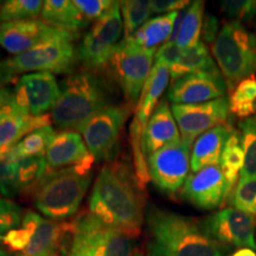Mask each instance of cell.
I'll return each instance as SVG.
<instances>
[{"label": "cell", "instance_id": "9c48e42d", "mask_svg": "<svg viewBox=\"0 0 256 256\" xmlns=\"http://www.w3.org/2000/svg\"><path fill=\"white\" fill-rule=\"evenodd\" d=\"M150 179L160 191L174 196L182 190L191 168V147L178 142L147 156Z\"/></svg>", "mask_w": 256, "mask_h": 256}, {"label": "cell", "instance_id": "f907efd6", "mask_svg": "<svg viewBox=\"0 0 256 256\" xmlns=\"http://www.w3.org/2000/svg\"><path fill=\"white\" fill-rule=\"evenodd\" d=\"M255 120H256V116H255Z\"/></svg>", "mask_w": 256, "mask_h": 256}, {"label": "cell", "instance_id": "5b68a950", "mask_svg": "<svg viewBox=\"0 0 256 256\" xmlns=\"http://www.w3.org/2000/svg\"><path fill=\"white\" fill-rule=\"evenodd\" d=\"M211 52L229 94L243 80L255 76L256 34L249 32L241 23L224 24L211 46Z\"/></svg>", "mask_w": 256, "mask_h": 256}, {"label": "cell", "instance_id": "ee69618b", "mask_svg": "<svg viewBox=\"0 0 256 256\" xmlns=\"http://www.w3.org/2000/svg\"><path fill=\"white\" fill-rule=\"evenodd\" d=\"M64 256H92L89 252H87L83 249L76 248V247H69L66 252H63Z\"/></svg>", "mask_w": 256, "mask_h": 256}, {"label": "cell", "instance_id": "4316f807", "mask_svg": "<svg viewBox=\"0 0 256 256\" xmlns=\"http://www.w3.org/2000/svg\"><path fill=\"white\" fill-rule=\"evenodd\" d=\"M204 5L202 0L191 2L185 10L184 14L180 16L179 26L174 28L171 40L182 50L190 49L200 43L202 36V28L204 22Z\"/></svg>", "mask_w": 256, "mask_h": 256}, {"label": "cell", "instance_id": "9a60e30c", "mask_svg": "<svg viewBox=\"0 0 256 256\" xmlns=\"http://www.w3.org/2000/svg\"><path fill=\"white\" fill-rule=\"evenodd\" d=\"M60 95V88L51 72H28L18 80L14 96L16 102L32 116L52 112Z\"/></svg>", "mask_w": 256, "mask_h": 256}, {"label": "cell", "instance_id": "e0dca14e", "mask_svg": "<svg viewBox=\"0 0 256 256\" xmlns=\"http://www.w3.org/2000/svg\"><path fill=\"white\" fill-rule=\"evenodd\" d=\"M226 81L220 72H196L172 83L168 100L174 104H196L218 100L226 95Z\"/></svg>", "mask_w": 256, "mask_h": 256}, {"label": "cell", "instance_id": "5bb4252c", "mask_svg": "<svg viewBox=\"0 0 256 256\" xmlns=\"http://www.w3.org/2000/svg\"><path fill=\"white\" fill-rule=\"evenodd\" d=\"M50 122V114L32 116L16 102L14 92L0 89V154L4 156L28 133Z\"/></svg>", "mask_w": 256, "mask_h": 256}, {"label": "cell", "instance_id": "836d02e7", "mask_svg": "<svg viewBox=\"0 0 256 256\" xmlns=\"http://www.w3.org/2000/svg\"><path fill=\"white\" fill-rule=\"evenodd\" d=\"M46 174L48 165L46 156L19 159L18 176L22 194L34 192Z\"/></svg>", "mask_w": 256, "mask_h": 256}, {"label": "cell", "instance_id": "ffe728a7", "mask_svg": "<svg viewBox=\"0 0 256 256\" xmlns=\"http://www.w3.org/2000/svg\"><path fill=\"white\" fill-rule=\"evenodd\" d=\"M178 140H180V133L168 98L162 100L153 110L144 130L142 147L146 158Z\"/></svg>", "mask_w": 256, "mask_h": 256}, {"label": "cell", "instance_id": "d6986e66", "mask_svg": "<svg viewBox=\"0 0 256 256\" xmlns=\"http://www.w3.org/2000/svg\"><path fill=\"white\" fill-rule=\"evenodd\" d=\"M48 172L66 168H80L90 172L94 156L90 154L82 136L75 130H60L51 142L46 154Z\"/></svg>", "mask_w": 256, "mask_h": 256}, {"label": "cell", "instance_id": "f546056e", "mask_svg": "<svg viewBox=\"0 0 256 256\" xmlns=\"http://www.w3.org/2000/svg\"><path fill=\"white\" fill-rule=\"evenodd\" d=\"M230 113L238 119H250L256 113V78L255 76L243 80L229 98Z\"/></svg>", "mask_w": 256, "mask_h": 256}, {"label": "cell", "instance_id": "d590c367", "mask_svg": "<svg viewBox=\"0 0 256 256\" xmlns=\"http://www.w3.org/2000/svg\"><path fill=\"white\" fill-rule=\"evenodd\" d=\"M228 200L235 209L256 217V177H240Z\"/></svg>", "mask_w": 256, "mask_h": 256}, {"label": "cell", "instance_id": "484cf974", "mask_svg": "<svg viewBox=\"0 0 256 256\" xmlns=\"http://www.w3.org/2000/svg\"><path fill=\"white\" fill-rule=\"evenodd\" d=\"M178 17L179 12H172L150 19L130 38L140 46L156 51L159 46L171 40Z\"/></svg>", "mask_w": 256, "mask_h": 256}, {"label": "cell", "instance_id": "7a4b0ae2", "mask_svg": "<svg viewBox=\"0 0 256 256\" xmlns=\"http://www.w3.org/2000/svg\"><path fill=\"white\" fill-rule=\"evenodd\" d=\"M146 222L153 256H226L229 250L211 238L203 224L172 211L151 208Z\"/></svg>", "mask_w": 256, "mask_h": 256}, {"label": "cell", "instance_id": "ac0fdd59", "mask_svg": "<svg viewBox=\"0 0 256 256\" xmlns=\"http://www.w3.org/2000/svg\"><path fill=\"white\" fill-rule=\"evenodd\" d=\"M66 34L70 32L51 26L42 19L12 22L0 25V46L12 55L18 56L42 42Z\"/></svg>", "mask_w": 256, "mask_h": 256}, {"label": "cell", "instance_id": "e575fe53", "mask_svg": "<svg viewBox=\"0 0 256 256\" xmlns=\"http://www.w3.org/2000/svg\"><path fill=\"white\" fill-rule=\"evenodd\" d=\"M42 0H8L0 6V25L36 19L42 14Z\"/></svg>", "mask_w": 256, "mask_h": 256}, {"label": "cell", "instance_id": "1f68e13d", "mask_svg": "<svg viewBox=\"0 0 256 256\" xmlns=\"http://www.w3.org/2000/svg\"><path fill=\"white\" fill-rule=\"evenodd\" d=\"M120 8L126 38L132 37L146 22H148L150 16L152 14L151 2L147 0L120 2Z\"/></svg>", "mask_w": 256, "mask_h": 256}, {"label": "cell", "instance_id": "ba28073f", "mask_svg": "<svg viewBox=\"0 0 256 256\" xmlns=\"http://www.w3.org/2000/svg\"><path fill=\"white\" fill-rule=\"evenodd\" d=\"M76 34H66L44 40L26 52L6 60V63L14 74L25 72H70L78 58V54L72 46Z\"/></svg>", "mask_w": 256, "mask_h": 256}, {"label": "cell", "instance_id": "8992f818", "mask_svg": "<svg viewBox=\"0 0 256 256\" xmlns=\"http://www.w3.org/2000/svg\"><path fill=\"white\" fill-rule=\"evenodd\" d=\"M156 52L154 50L140 46L130 37H124L115 46L108 66L130 106H136L139 102L142 89L152 72Z\"/></svg>", "mask_w": 256, "mask_h": 256}, {"label": "cell", "instance_id": "7bdbcfd3", "mask_svg": "<svg viewBox=\"0 0 256 256\" xmlns=\"http://www.w3.org/2000/svg\"><path fill=\"white\" fill-rule=\"evenodd\" d=\"M14 74L12 72V70L10 69V66L6 63V60L4 62H0V89H2V87L11 81L14 78Z\"/></svg>", "mask_w": 256, "mask_h": 256}, {"label": "cell", "instance_id": "83f0119b", "mask_svg": "<svg viewBox=\"0 0 256 256\" xmlns=\"http://www.w3.org/2000/svg\"><path fill=\"white\" fill-rule=\"evenodd\" d=\"M243 166H244V153L241 146V133H238V130H232L224 146L220 162V168L228 185L229 196L235 185L238 184Z\"/></svg>", "mask_w": 256, "mask_h": 256}, {"label": "cell", "instance_id": "4fadbf2b", "mask_svg": "<svg viewBox=\"0 0 256 256\" xmlns=\"http://www.w3.org/2000/svg\"><path fill=\"white\" fill-rule=\"evenodd\" d=\"M202 224L211 238L226 247L256 248V217L235 208H224L206 217Z\"/></svg>", "mask_w": 256, "mask_h": 256}, {"label": "cell", "instance_id": "f35d334b", "mask_svg": "<svg viewBox=\"0 0 256 256\" xmlns=\"http://www.w3.org/2000/svg\"><path fill=\"white\" fill-rule=\"evenodd\" d=\"M22 209L14 202L0 196V241L10 230L20 226Z\"/></svg>", "mask_w": 256, "mask_h": 256}, {"label": "cell", "instance_id": "816d5d0a", "mask_svg": "<svg viewBox=\"0 0 256 256\" xmlns=\"http://www.w3.org/2000/svg\"><path fill=\"white\" fill-rule=\"evenodd\" d=\"M226 256H229V255H226Z\"/></svg>", "mask_w": 256, "mask_h": 256}, {"label": "cell", "instance_id": "c3c4849f", "mask_svg": "<svg viewBox=\"0 0 256 256\" xmlns=\"http://www.w3.org/2000/svg\"><path fill=\"white\" fill-rule=\"evenodd\" d=\"M2 154H0V158H2Z\"/></svg>", "mask_w": 256, "mask_h": 256}, {"label": "cell", "instance_id": "d6a6232c", "mask_svg": "<svg viewBox=\"0 0 256 256\" xmlns=\"http://www.w3.org/2000/svg\"><path fill=\"white\" fill-rule=\"evenodd\" d=\"M19 159L12 148L0 158V194L10 200L22 194L18 176Z\"/></svg>", "mask_w": 256, "mask_h": 256}, {"label": "cell", "instance_id": "4dcf8cb0", "mask_svg": "<svg viewBox=\"0 0 256 256\" xmlns=\"http://www.w3.org/2000/svg\"><path fill=\"white\" fill-rule=\"evenodd\" d=\"M43 218L34 212V211H26L22 220L20 226L17 228L10 230L6 235L2 238V242L4 243L5 247H8L11 252H19L25 250L30 243L32 236L34 235L36 230Z\"/></svg>", "mask_w": 256, "mask_h": 256}, {"label": "cell", "instance_id": "ab89813d", "mask_svg": "<svg viewBox=\"0 0 256 256\" xmlns=\"http://www.w3.org/2000/svg\"><path fill=\"white\" fill-rule=\"evenodd\" d=\"M74 2L88 22L98 20L113 4L110 0H74Z\"/></svg>", "mask_w": 256, "mask_h": 256}, {"label": "cell", "instance_id": "681fc988", "mask_svg": "<svg viewBox=\"0 0 256 256\" xmlns=\"http://www.w3.org/2000/svg\"><path fill=\"white\" fill-rule=\"evenodd\" d=\"M255 28H256V24H255Z\"/></svg>", "mask_w": 256, "mask_h": 256}, {"label": "cell", "instance_id": "bcb514c9", "mask_svg": "<svg viewBox=\"0 0 256 256\" xmlns=\"http://www.w3.org/2000/svg\"><path fill=\"white\" fill-rule=\"evenodd\" d=\"M0 256H11V255H10L6 250H4V249L0 248Z\"/></svg>", "mask_w": 256, "mask_h": 256}, {"label": "cell", "instance_id": "f1b7e54d", "mask_svg": "<svg viewBox=\"0 0 256 256\" xmlns=\"http://www.w3.org/2000/svg\"><path fill=\"white\" fill-rule=\"evenodd\" d=\"M56 136L55 130L51 124L37 128L19 142L12 151L18 158H30V156H43L46 154L51 142Z\"/></svg>", "mask_w": 256, "mask_h": 256}, {"label": "cell", "instance_id": "277c9868", "mask_svg": "<svg viewBox=\"0 0 256 256\" xmlns=\"http://www.w3.org/2000/svg\"><path fill=\"white\" fill-rule=\"evenodd\" d=\"M90 182V172L80 168L48 172L34 192V206L52 220L69 218L78 211Z\"/></svg>", "mask_w": 256, "mask_h": 256}, {"label": "cell", "instance_id": "6da1fadb", "mask_svg": "<svg viewBox=\"0 0 256 256\" xmlns=\"http://www.w3.org/2000/svg\"><path fill=\"white\" fill-rule=\"evenodd\" d=\"M89 212L130 238L139 235L144 223V200L124 166L101 170L89 198Z\"/></svg>", "mask_w": 256, "mask_h": 256}, {"label": "cell", "instance_id": "2e32d148", "mask_svg": "<svg viewBox=\"0 0 256 256\" xmlns=\"http://www.w3.org/2000/svg\"><path fill=\"white\" fill-rule=\"evenodd\" d=\"M182 197L202 210H214L229 197L228 185L220 166H209L188 174L180 190Z\"/></svg>", "mask_w": 256, "mask_h": 256}, {"label": "cell", "instance_id": "cb8c5ba5", "mask_svg": "<svg viewBox=\"0 0 256 256\" xmlns=\"http://www.w3.org/2000/svg\"><path fill=\"white\" fill-rule=\"evenodd\" d=\"M66 232V224L43 220L24 252L19 256H58Z\"/></svg>", "mask_w": 256, "mask_h": 256}, {"label": "cell", "instance_id": "7c38bea8", "mask_svg": "<svg viewBox=\"0 0 256 256\" xmlns=\"http://www.w3.org/2000/svg\"><path fill=\"white\" fill-rule=\"evenodd\" d=\"M74 236L94 256H133V238L106 226L90 212L76 220Z\"/></svg>", "mask_w": 256, "mask_h": 256}, {"label": "cell", "instance_id": "b9f144b4", "mask_svg": "<svg viewBox=\"0 0 256 256\" xmlns=\"http://www.w3.org/2000/svg\"><path fill=\"white\" fill-rule=\"evenodd\" d=\"M220 24L218 19L212 14H206L204 17L203 22V28H202V37H203L204 44L211 43L216 40L217 36H218L220 31Z\"/></svg>", "mask_w": 256, "mask_h": 256}, {"label": "cell", "instance_id": "f6af8a7d", "mask_svg": "<svg viewBox=\"0 0 256 256\" xmlns=\"http://www.w3.org/2000/svg\"><path fill=\"white\" fill-rule=\"evenodd\" d=\"M229 256H256V252L254 249L250 248H238V250Z\"/></svg>", "mask_w": 256, "mask_h": 256}, {"label": "cell", "instance_id": "7dc6e473", "mask_svg": "<svg viewBox=\"0 0 256 256\" xmlns=\"http://www.w3.org/2000/svg\"><path fill=\"white\" fill-rule=\"evenodd\" d=\"M139 256H153V255L150 254V255H139Z\"/></svg>", "mask_w": 256, "mask_h": 256}, {"label": "cell", "instance_id": "52a82bcc", "mask_svg": "<svg viewBox=\"0 0 256 256\" xmlns=\"http://www.w3.org/2000/svg\"><path fill=\"white\" fill-rule=\"evenodd\" d=\"M124 22L120 2H113L107 12L96 20L90 31L83 37L78 51V62L89 72L108 66L118 42L122 34Z\"/></svg>", "mask_w": 256, "mask_h": 256}, {"label": "cell", "instance_id": "7402d4cb", "mask_svg": "<svg viewBox=\"0 0 256 256\" xmlns=\"http://www.w3.org/2000/svg\"><path fill=\"white\" fill-rule=\"evenodd\" d=\"M170 82L168 68L162 63L156 62L153 64L152 72L150 74L142 96L136 104V112L132 122L145 130L150 118L159 104L160 98L164 94Z\"/></svg>", "mask_w": 256, "mask_h": 256}, {"label": "cell", "instance_id": "60d3db41", "mask_svg": "<svg viewBox=\"0 0 256 256\" xmlns=\"http://www.w3.org/2000/svg\"><path fill=\"white\" fill-rule=\"evenodd\" d=\"M190 5L188 0H153L151 2V11L156 14H168L172 12H178Z\"/></svg>", "mask_w": 256, "mask_h": 256}, {"label": "cell", "instance_id": "8fae6325", "mask_svg": "<svg viewBox=\"0 0 256 256\" xmlns=\"http://www.w3.org/2000/svg\"><path fill=\"white\" fill-rule=\"evenodd\" d=\"M130 108L107 106L83 124L78 130L90 154L95 160L108 159L118 145L120 132L128 116Z\"/></svg>", "mask_w": 256, "mask_h": 256}, {"label": "cell", "instance_id": "3957f363", "mask_svg": "<svg viewBox=\"0 0 256 256\" xmlns=\"http://www.w3.org/2000/svg\"><path fill=\"white\" fill-rule=\"evenodd\" d=\"M110 106L102 80L90 72L70 76L50 113L51 121L62 130H78L92 115Z\"/></svg>", "mask_w": 256, "mask_h": 256}, {"label": "cell", "instance_id": "74e56055", "mask_svg": "<svg viewBox=\"0 0 256 256\" xmlns=\"http://www.w3.org/2000/svg\"><path fill=\"white\" fill-rule=\"evenodd\" d=\"M222 10L232 22H252L256 17V0H228L222 2Z\"/></svg>", "mask_w": 256, "mask_h": 256}, {"label": "cell", "instance_id": "603a6c76", "mask_svg": "<svg viewBox=\"0 0 256 256\" xmlns=\"http://www.w3.org/2000/svg\"><path fill=\"white\" fill-rule=\"evenodd\" d=\"M40 18L51 26L74 34H78L89 24L72 0H46Z\"/></svg>", "mask_w": 256, "mask_h": 256}, {"label": "cell", "instance_id": "44dd1931", "mask_svg": "<svg viewBox=\"0 0 256 256\" xmlns=\"http://www.w3.org/2000/svg\"><path fill=\"white\" fill-rule=\"evenodd\" d=\"M232 130L229 124H220L198 138L191 148L192 174L209 166H220L224 146Z\"/></svg>", "mask_w": 256, "mask_h": 256}, {"label": "cell", "instance_id": "d4e9b609", "mask_svg": "<svg viewBox=\"0 0 256 256\" xmlns=\"http://www.w3.org/2000/svg\"><path fill=\"white\" fill-rule=\"evenodd\" d=\"M168 72L170 78L174 83L190 74L220 72V70L214 62L204 42H200L190 49L182 50L176 63L171 68H168Z\"/></svg>", "mask_w": 256, "mask_h": 256}, {"label": "cell", "instance_id": "8d00e7d4", "mask_svg": "<svg viewBox=\"0 0 256 256\" xmlns=\"http://www.w3.org/2000/svg\"><path fill=\"white\" fill-rule=\"evenodd\" d=\"M241 146L244 166L241 177H256V120L247 119L241 124Z\"/></svg>", "mask_w": 256, "mask_h": 256}, {"label": "cell", "instance_id": "30bf717a", "mask_svg": "<svg viewBox=\"0 0 256 256\" xmlns=\"http://www.w3.org/2000/svg\"><path fill=\"white\" fill-rule=\"evenodd\" d=\"M171 110L182 142L192 148L202 134L226 124L230 114L229 98L224 96L218 100L196 104H172Z\"/></svg>", "mask_w": 256, "mask_h": 256}]
</instances>
